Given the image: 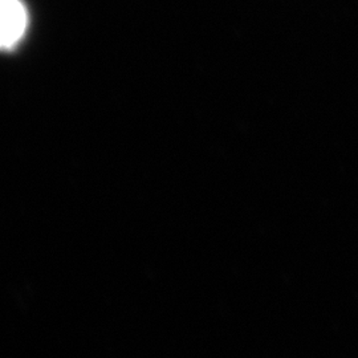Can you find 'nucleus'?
Wrapping results in <instances>:
<instances>
[{
  "label": "nucleus",
  "instance_id": "obj_1",
  "mask_svg": "<svg viewBox=\"0 0 358 358\" xmlns=\"http://www.w3.org/2000/svg\"><path fill=\"white\" fill-rule=\"evenodd\" d=\"M29 15L23 0H0V45L13 51L26 35Z\"/></svg>",
  "mask_w": 358,
  "mask_h": 358
}]
</instances>
